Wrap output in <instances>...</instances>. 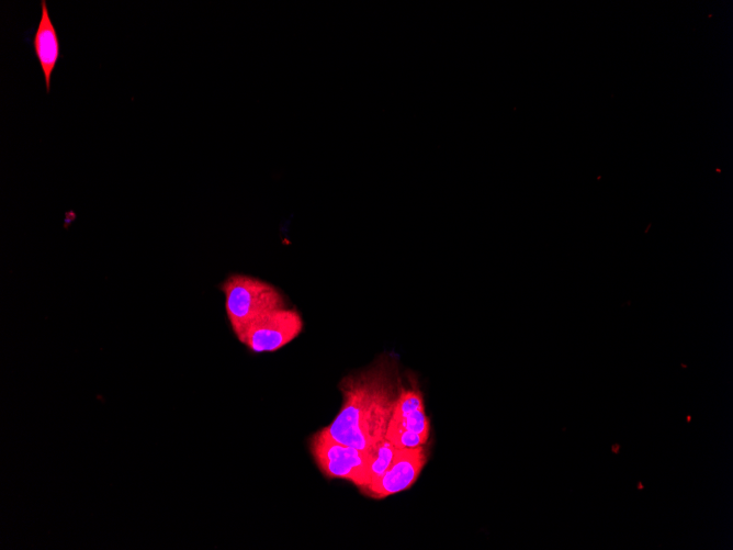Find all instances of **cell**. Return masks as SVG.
<instances>
[{"instance_id": "obj_1", "label": "cell", "mask_w": 733, "mask_h": 550, "mask_svg": "<svg viewBox=\"0 0 733 550\" xmlns=\"http://www.w3.org/2000/svg\"><path fill=\"white\" fill-rule=\"evenodd\" d=\"M403 385L397 358L391 353L380 355L366 368L341 379L340 411L320 430L337 442L373 457L385 439Z\"/></svg>"}, {"instance_id": "obj_2", "label": "cell", "mask_w": 733, "mask_h": 550, "mask_svg": "<svg viewBox=\"0 0 733 550\" xmlns=\"http://www.w3.org/2000/svg\"><path fill=\"white\" fill-rule=\"evenodd\" d=\"M225 310L234 335L241 343L253 322L284 307V299L272 284L246 274H232L221 285Z\"/></svg>"}, {"instance_id": "obj_3", "label": "cell", "mask_w": 733, "mask_h": 550, "mask_svg": "<svg viewBox=\"0 0 733 550\" xmlns=\"http://www.w3.org/2000/svg\"><path fill=\"white\" fill-rule=\"evenodd\" d=\"M308 447L317 468L325 478L347 480L359 490L370 483L372 456L337 442L322 430L311 436Z\"/></svg>"}, {"instance_id": "obj_4", "label": "cell", "mask_w": 733, "mask_h": 550, "mask_svg": "<svg viewBox=\"0 0 733 550\" xmlns=\"http://www.w3.org/2000/svg\"><path fill=\"white\" fill-rule=\"evenodd\" d=\"M302 329L303 321L300 313L284 306L253 322L241 344L256 353L272 352L295 339Z\"/></svg>"}, {"instance_id": "obj_5", "label": "cell", "mask_w": 733, "mask_h": 550, "mask_svg": "<svg viewBox=\"0 0 733 550\" xmlns=\"http://www.w3.org/2000/svg\"><path fill=\"white\" fill-rule=\"evenodd\" d=\"M428 454L424 446L397 449L386 472L377 480L359 490L364 496L382 500L401 493L417 481L427 463Z\"/></svg>"}, {"instance_id": "obj_6", "label": "cell", "mask_w": 733, "mask_h": 550, "mask_svg": "<svg viewBox=\"0 0 733 550\" xmlns=\"http://www.w3.org/2000/svg\"><path fill=\"white\" fill-rule=\"evenodd\" d=\"M41 19L33 36V47L42 68L46 92L50 91V79L60 56V44L57 31L48 14L45 0L41 1Z\"/></svg>"}, {"instance_id": "obj_7", "label": "cell", "mask_w": 733, "mask_h": 550, "mask_svg": "<svg viewBox=\"0 0 733 550\" xmlns=\"http://www.w3.org/2000/svg\"><path fill=\"white\" fill-rule=\"evenodd\" d=\"M396 450L397 448L386 439L380 444L371 461L370 483L377 480L386 472L393 461Z\"/></svg>"}, {"instance_id": "obj_8", "label": "cell", "mask_w": 733, "mask_h": 550, "mask_svg": "<svg viewBox=\"0 0 733 550\" xmlns=\"http://www.w3.org/2000/svg\"><path fill=\"white\" fill-rule=\"evenodd\" d=\"M638 487H639V489H643V486H642V484H641V483H639V484H638Z\"/></svg>"}]
</instances>
